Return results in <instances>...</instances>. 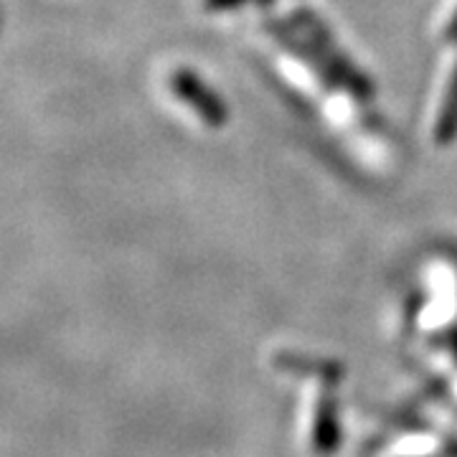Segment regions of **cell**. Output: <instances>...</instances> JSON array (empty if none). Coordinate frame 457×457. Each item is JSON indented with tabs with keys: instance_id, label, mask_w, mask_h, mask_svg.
<instances>
[{
	"instance_id": "obj_1",
	"label": "cell",
	"mask_w": 457,
	"mask_h": 457,
	"mask_svg": "<svg viewBox=\"0 0 457 457\" xmlns=\"http://www.w3.org/2000/svg\"><path fill=\"white\" fill-rule=\"evenodd\" d=\"M173 89L180 97L186 99L191 107H196V112L206 120V125H221L227 120V107L221 104V99L213 95L212 89H206L204 82L191 71H179L173 77Z\"/></svg>"
},
{
	"instance_id": "obj_2",
	"label": "cell",
	"mask_w": 457,
	"mask_h": 457,
	"mask_svg": "<svg viewBox=\"0 0 457 457\" xmlns=\"http://www.w3.org/2000/svg\"><path fill=\"white\" fill-rule=\"evenodd\" d=\"M455 128H457V84H455V89H453V95L447 97V107H445V112H442V137L447 140Z\"/></svg>"
}]
</instances>
